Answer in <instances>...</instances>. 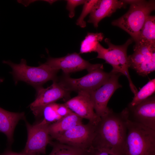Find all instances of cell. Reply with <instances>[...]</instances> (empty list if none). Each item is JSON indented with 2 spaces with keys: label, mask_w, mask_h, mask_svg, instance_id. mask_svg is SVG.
<instances>
[{
  "label": "cell",
  "mask_w": 155,
  "mask_h": 155,
  "mask_svg": "<svg viewBox=\"0 0 155 155\" xmlns=\"http://www.w3.org/2000/svg\"><path fill=\"white\" fill-rule=\"evenodd\" d=\"M127 119L125 108L120 113L110 109L96 125L92 147L104 149L121 155L127 133Z\"/></svg>",
  "instance_id": "obj_1"
},
{
  "label": "cell",
  "mask_w": 155,
  "mask_h": 155,
  "mask_svg": "<svg viewBox=\"0 0 155 155\" xmlns=\"http://www.w3.org/2000/svg\"><path fill=\"white\" fill-rule=\"evenodd\" d=\"M130 5L128 11L111 23L128 33L135 42L137 41L145 21L155 9L154 0H124Z\"/></svg>",
  "instance_id": "obj_2"
},
{
  "label": "cell",
  "mask_w": 155,
  "mask_h": 155,
  "mask_svg": "<svg viewBox=\"0 0 155 155\" xmlns=\"http://www.w3.org/2000/svg\"><path fill=\"white\" fill-rule=\"evenodd\" d=\"M123 155H155V130L127 120Z\"/></svg>",
  "instance_id": "obj_3"
},
{
  "label": "cell",
  "mask_w": 155,
  "mask_h": 155,
  "mask_svg": "<svg viewBox=\"0 0 155 155\" xmlns=\"http://www.w3.org/2000/svg\"><path fill=\"white\" fill-rule=\"evenodd\" d=\"M3 63L9 65L12 69V75L15 84L20 81L26 82L34 87L36 90L42 87L48 81L57 79L59 70L51 67L45 63L39 66L32 67L27 65L26 61L21 59L19 64L9 61H4Z\"/></svg>",
  "instance_id": "obj_4"
},
{
  "label": "cell",
  "mask_w": 155,
  "mask_h": 155,
  "mask_svg": "<svg viewBox=\"0 0 155 155\" xmlns=\"http://www.w3.org/2000/svg\"><path fill=\"white\" fill-rule=\"evenodd\" d=\"M133 41L132 39L130 38L123 45H115L111 42L109 38H106L104 41L108 48H104L99 43L96 52L98 54L97 58L104 60L106 63L112 66L113 69L111 71L120 73L127 78L131 90L134 95L138 90L133 83L129 74V62L127 54V48Z\"/></svg>",
  "instance_id": "obj_5"
},
{
  "label": "cell",
  "mask_w": 155,
  "mask_h": 155,
  "mask_svg": "<svg viewBox=\"0 0 155 155\" xmlns=\"http://www.w3.org/2000/svg\"><path fill=\"white\" fill-rule=\"evenodd\" d=\"M110 75V73L105 72L102 67L88 72L80 78H73L65 75L60 82L70 91L91 92L102 86Z\"/></svg>",
  "instance_id": "obj_6"
},
{
  "label": "cell",
  "mask_w": 155,
  "mask_h": 155,
  "mask_svg": "<svg viewBox=\"0 0 155 155\" xmlns=\"http://www.w3.org/2000/svg\"><path fill=\"white\" fill-rule=\"evenodd\" d=\"M28 132L26 144L22 152L28 155L45 154L46 148L51 142L49 124L44 120L33 125L26 121Z\"/></svg>",
  "instance_id": "obj_7"
},
{
  "label": "cell",
  "mask_w": 155,
  "mask_h": 155,
  "mask_svg": "<svg viewBox=\"0 0 155 155\" xmlns=\"http://www.w3.org/2000/svg\"><path fill=\"white\" fill-rule=\"evenodd\" d=\"M96 125L88 122L71 128L56 140L58 142L83 150H88L92 147L94 137Z\"/></svg>",
  "instance_id": "obj_8"
},
{
  "label": "cell",
  "mask_w": 155,
  "mask_h": 155,
  "mask_svg": "<svg viewBox=\"0 0 155 155\" xmlns=\"http://www.w3.org/2000/svg\"><path fill=\"white\" fill-rule=\"evenodd\" d=\"M34 100L30 105V108L35 116H40L42 108L46 106L61 99H67L69 96V91L57 79L46 88L42 87L36 90Z\"/></svg>",
  "instance_id": "obj_9"
},
{
  "label": "cell",
  "mask_w": 155,
  "mask_h": 155,
  "mask_svg": "<svg viewBox=\"0 0 155 155\" xmlns=\"http://www.w3.org/2000/svg\"><path fill=\"white\" fill-rule=\"evenodd\" d=\"M120 73L110 72L109 78L101 87L90 92L91 99L95 112L97 116L101 117L106 115L110 108L107 104L111 97L115 91L122 87L118 82Z\"/></svg>",
  "instance_id": "obj_10"
},
{
  "label": "cell",
  "mask_w": 155,
  "mask_h": 155,
  "mask_svg": "<svg viewBox=\"0 0 155 155\" xmlns=\"http://www.w3.org/2000/svg\"><path fill=\"white\" fill-rule=\"evenodd\" d=\"M133 53L128 56L129 67L145 76L155 70V45L135 44Z\"/></svg>",
  "instance_id": "obj_11"
},
{
  "label": "cell",
  "mask_w": 155,
  "mask_h": 155,
  "mask_svg": "<svg viewBox=\"0 0 155 155\" xmlns=\"http://www.w3.org/2000/svg\"><path fill=\"white\" fill-rule=\"evenodd\" d=\"M45 63L55 69L62 70L65 75L84 69H86L88 72L103 67L102 64L90 63L76 53L68 54L61 57H49Z\"/></svg>",
  "instance_id": "obj_12"
},
{
  "label": "cell",
  "mask_w": 155,
  "mask_h": 155,
  "mask_svg": "<svg viewBox=\"0 0 155 155\" xmlns=\"http://www.w3.org/2000/svg\"><path fill=\"white\" fill-rule=\"evenodd\" d=\"M125 108L128 120L155 130L154 95L135 106H128Z\"/></svg>",
  "instance_id": "obj_13"
},
{
  "label": "cell",
  "mask_w": 155,
  "mask_h": 155,
  "mask_svg": "<svg viewBox=\"0 0 155 155\" xmlns=\"http://www.w3.org/2000/svg\"><path fill=\"white\" fill-rule=\"evenodd\" d=\"M75 97L64 103L73 112L82 118L89 120L96 125L100 119L96 114L91 98L90 92L81 91Z\"/></svg>",
  "instance_id": "obj_14"
},
{
  "label": "cell",
  "mask_w": 155,
  "mask_h": 155,
  "mask_svg": "<svg viewBox=\"0 0 155 155\" xmlns=\"http://www.w3.org/2000/svg\"><path fill=\"white\" fill-rule=\"evenodd\" d=\"M127 5L124 0H98L90 13L88 22L96 28L103 19L110 16L117 9L125 8Z\"/></svg>",
  "instance_id": "obj_15"
},
{
  "label": "cell",
  "mask_w": 155,
  "mask_h": 155,
  "mask_svg": "<svg viewBox=\"0 0 155 155\" xmlns=\"http://www.w3.org/2000/svg\"><path fill=\"white\" fill-rule=\"evenodd\" d=\"M24 117V112H9L0 107V132L6 135L9 143L13 142V132L18 122Z\"/></svg>",
  "instance_id": "obj_16"
},
{
  "label": "cell",
  "mask_w": 155,
  "mask_h": 155,
  "mask_svg": "<svg viewBox=\"0 0 155 155\" xmlns=\"http://www.w3.org/2000/svg\"><path fill=\"white\" fill-rule=\"evenodd\" d=\"M82 119L73 112L71 113L59 121L49 125V129L50 136L57 139L71 128L82 123Z\"/></svg>",
  "instance_id": "obj_17"
},
{
  "label": "cell",
  "mask_w": 155,
  "mask_h": 155,
  "mask_svg": "<svg viewBox=\"0 0 155 155\" xmlns=\"http://www.w3.org/2000/svg\"><path fill=\"white\" fill-rule=\"evenodd\" d=\"M72 112L64 103L55 102L45 106L42 108L40 116H42L43 120L49 124L59 121Z\"/></svg>",
  "instance_id": "obj_18"
},
{
  "label": "cell",
  "mask_w": 155,
  "mask_h": 155,
  "mask_svg": "<svg viewBox=\"0 0 155 155\" xmlns=\"http://www.w3.org/2000/svg\"><path fill=\"white\" fill-rule=\"evenodd\" d=\"M135 44L155 45V17L149 15L146 18Z\"/></svg>",
  "instance_id": "obj_19"
},
{
  "label": "cell",
  "mask_w": 155,
  "mask_h": 155,
  "mask_svg": "<svg viewBox=\"0 0 155 155\" xmlns=\"http://www.w3.org/2000/svg\"><path fill=\"white\" fill-rule=\"evenodd\" d=\"M104 38L103 34L101 32L88 33L81 42L79 54L96 52L98 44Z\"/></svg>",
  "instance_id": "obj_20"
},
{
  "label": "cell",
  "mask_w": 155,
  "mask_h": 155,
  "mask_svg": "<svg viewBox=\"0 0 155 155\" xmlns=\"http://www.w3.org/2000/svg\"><path fill=\"white\" fill-rule=\"evenodd\" d=\"M50 144L53 149L48 155H89V150H83L59 142Z\"/></svg>",
  "instance_id": "obj_21"
},
{
  "label": "cell",
  "mask_w": 155,
  "mask_h": 155,
  "mask_svg": "<svg viewBox=\"0 0 155 155\" xmlns=\"http://www.w3.org/2000/svg\"><path fill=\"white\" fill-rule=\"evenodd\" d=\"M155 91V79L150 80L135 94L133 99L128 106H135L153 95Z\"/></svg>",
  "instance_id": "obj_22"
},
{
  "label": "cell",
  "mask_w": 155,
  "mask_h": 155,
  "mask_svg": "<svg viewBox=\"0 0 155 155\" xmlns=\"http://www.w3.org/2000/svg\"><path fill=\"white\" fill-rule=\"evenodd\" d=\"M98 0H86L80 16L77 19L76 24L82 28L86 26V23L84 20L86 16L91 12Z\"/></svg>",
  "instance_id": "obj_23"
},
{
  "label": "cell",
  "mask_w": 155,
  "mask_h": 155,
  "mask_svg": "<svg viewBox=\"0 0 155 155\" xmlns=\"http://www.w3.org/2000/svg\"><path fill=\"white\" fill-rule=\"evenodd\" d=\"M66 9L69 11V16L72 18L75 16V9L77 6L84 4L86 0H67Z\"/></svg>",
  "instance_id": "obj_24"
},
{
  "label": "cell",
  "mask_w": 155,
  "mask_h": 155,
  "mask_svg": "<svg viewBox=\"0 0 155 155\" xmlns=\"http://www.w3.org/2000/svg\"><path fill=\"white\" fill-rule=\"evenodd\" d=\"M89 155H121L108 150L91 147L89 150Z\"/></svg>",
  "instance_id": "obj_25"
},
{
  "label": "cell",
  "mask_w": 155,
  "mask_h": 155,
  "mask_svg": "<svg viewBox=\"0 0 155 155\" xmlns=\"http://www.w3.org/2000/svg\"><path fill=\"white\" fill-rule=\"evenodd\" d=\"M0 155H28L22 152L20 153H16L9 150H7L3 153L0 154Z\"/></svg>",
  "instance_id": "obj_26"
},
{
  "label": "cell",
  "mask_w": 155,
  "mask_h": 155,
  "mask_svg": "<svg viewBox=\"0 0 155 155\" xmlns=\"http://www.w3.org/2000/svg\"><path fill=\"white\" fill-rule=\"evenodd\" d=\"M3 79L0 78V83L3 81Z\"/></svg>",
  "instance_id": "obj_27"
}]
</instances>
